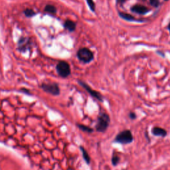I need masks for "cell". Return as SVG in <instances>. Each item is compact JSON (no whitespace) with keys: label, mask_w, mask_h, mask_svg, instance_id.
<instances>
[{"label":"cell","mask_w":170,"mask_h":170,"mask_svg":"<svg viewBox=\"0 0 170 170\" xmlns=\"http://www.w3.org/2000/svg\"><path fill=\"white\" fill-rule=\"evenodd\" d=\"M134 140L132 133L129 130H125L119 132L114 139V142L121 144H128Z\"/></svg>","instance_id":"obj_1"},{"label":"cell","mask_w":170,"mask_h":170,"mask_svg":"<svg viewBox=\"0 0 170 170\" xmlns=\"http://www.w3.org/2000/svg\"><path fill=\"white\" fill-rule=\"evenodd\" d=\"M110 117L107 114H101L98 118L97 123L96 125V130L99 132H104L110 124Z\"/></svg>","instance_id":"obj_2"},{"label":"cell","mask_w":170,"mask_h":170,"mask_svg":"<svg viewBox=\"0 0 170 170\" xmlns=\"http://www.w3.org/2000/svg\"><path fill=\"white\" fill-rule=\"evenodd\" d=\"M77 57L80 60L84 62H89L91 61L93 58V53L87 48H82L77 52Z\"/></svg>","instance_id":"obj_3"},{"label":"cell","mask_w":170,"mask_h":170,"mask_svg":"<svg viewBox=\"0 0 170 170\" xmlns=\"http://www.w3.org/2000/svg\"><path fill=\"white\" fill-rule=\"evenodd\" d=\"M57 71L58 74L63 78L67 77L71 74L70 66L65 61H61L57 64Z\"/></svg>","instance_id":"obj_4"},{"label":"cell","mask_w":170,"mask_h":170,"mask_svg":"<svg viewBox=\"0 0 170 170\" xmlns=\"http://www.w3.org/2000/svg\"><path fill=\"white\" fill-rule=\"evenodd\" d=\"M41 88L45 92L54 96L60 94L59 87L55 83H43L41 85Z\"/></svg>","instance_id":"obj_5"},{"label":"cell","mask_w":170,"mask_h":170,"mask_svg":"<svg viewBox=\"0 0 170 170\" xmlns=\"http://www.w3.org/2000/svg\"><path fill=\"white\" fill-rule=\"evenodd\" d=\"M79 83L81 84L82 86L86 89L87 91L88 92V93L92 96V97H94L95 98H97V100H100V101H102V96H101V94L97 92V91H94V90H93L92 88H90V87L89 86H88L87 84H85L84 82H81V81H79Z\"/></svg>","instance_id":"obj_6"},{"label":"cell","mask_w":170,"mask_h":170,"mask_svg":"<svg viewBox=\"0 0 170 170\" xmlns=\"http://www.w3.org/2000/svg\"><path fill=\"white\" fill-rule=\"evenodd\" d=\"M152 133L156 136L166 137L168 134L167 131L160 127H153L152 130Z\"/></svg>","instance_id":"obj_7"},{"label":"cell","mask_w":170,"mask_h":170,"mask_svg":"<svg viewBox=\"0 0 170 170\" xmlns=\"http://www.w3.org/2000/svg\"><path fill=\"white\" fill-rule=\"evenodd\" d=\"M132 11L138 14H145L148 12L149 9L148 8L143 6V5H136L132 8Z\"/></svg>","instance_id":"obj_8"},{"label":"cell","mask_w":170,"mask_h":170,"mask_svg":"<svg viewBox=\"0 0 170 170\" xmlns=\"http://www.w3.org/2000/svg\"><path fill=\"white\" fill-rule=\"evenodd\" d=\"M29 45V41L27 39V38H21L18 43L19 49L21 51H24L28 49V47Z\"/></svg>","instance_id":"obj_9"},{"label":"cell","mask_w":170,"mask_h":170,"mask_svg":"<svg viewBox=\"0 0 170 170\" xmlns=\"http://www.w3.org/2000/svg\"><path fill=\"white\" fill-rule=\"evenodd\" d=\"M64 25H65V28L67 30H68L69 31H74V29H75V28H76L75 23H74L73 21H72L71 20L66 21L65 24H64Z\"/></svg>","instance_id":"obj_10"},{"label":"cell","mask_w":170,"mask_h":170,"mask_svg":"<svg viewBox=\"0 0 170 170\" xmlns=\"http://www.w3.org/2000/svg\"><path fill=\"white\" fill-rule=\"evenodd\" d=\"M80 149H81V150L82 152V158L84 159V160L86 162V163L87 164H90V157L89 156V154L88 153L87 151L85 150L84 148L82 147V146H81L80 147Z\"/></svg>","instance_id":"obj_11"},{"label":"cell","mask_w":170,"mask_h":170,"mask_svg":"<svg viewBox=\"0 0 170 170\" xmlns=\"http://www.w3.org/2000/svg\"><path fill=\"white\" fill-rule=\"evenodd\" d=\"M45 11L49 13L55 14L57 12V9L55 6H53L52 5H47L45 8Z\"/></svg>","instance_id":"obj_12"},{"label":"cell","mask_w":170,"mask_h":170,"mask_svg":"<svg viewBox=\"0 0 170 170\" xmlns=\"http://www.w3.org/2000/svg\"><path fill=\"white\" fill-rule=\"evenodd\" d=\"M78 128L80 130H81L82 131L84 132H87V133H92L93 132V129L91 128H90L88 126H84V125H82V124H78L77 125Z\"/></svg>","instance_id":"obj_13"},{"label":"cell","mask_w":170,"mask_h":170,"mask_svg":"<svg viewBox=\"0 0 170 170\" xmlns=\"http://www.w3.org/2000/svg\"><path fill=\"white\" fill-rule=\"evenodd\" d=\"M119 162H120V157L118 156V154L114 153L112 157V163L114 166H116L118 164Z\"/></svg>","instance_id":"obj_14"},{"label":"cell","mask_w":170,"mask_h":170,"mask_svg":"<svg viewBox=\"0 0 170 170\" xmlns=\"http://www.w3.org/2000/svg\"><path fill=\"white\" fill-rule=\"evenodd\" d=\"M120 17L122 18H123L126 20H128V21H134V18L133 17L132 15L128 14V13H120Z\"/></svg>","instance_id":"obj_15"},{"label":"cell","mask_w":170,"mask_h":170,"mask_svg":"<svg viewBox=\"0 0 170 170\" xmlns=\"http://www.w3.org/2000/svg\"><path fill=\"white\" fill-rule=\"evenodd\" d=\"M24 13H25V16H27V17H28V18L33 17V16H34L36 14L34 11L33 9H25L24 11Z\"/></svg>","instance_id":"obj_16"},{"label":"cell","mask_w":170,"mask_h":170,"mask_svg":"<svg viewBox=\"0 0 170 170\" xmlns=\"http://www.w3.org/2000/svg\"><path fill=\"white\" fill-rule=\"evenodd\" d=\"M87 3L88 5V6L90 7V8L91 9L92 11H94L95 10V5H94L93 0H87Z\"/></svg>","instance_id":"obj_17"},{"label":"cell","mask_w":170,"mask_h":170,"mask_svg":"<svg viewBox=\"0 0 170 170\" xmlns=\"http://www.w3.org/2000/svg\"><path fill=\"white\" fill-rule=\"evenodd\" d=\"M150 3L153 7H158L159 4V0H150Z\"/></svg>","instance_id":"obj_18"},{"label":"cell","mask_w":170,"mask_h":170,"mask_svg":"<svg viewBox=\"0 0 170 170\" xmlns=\"http://www.w3.org/2000/svg\"><path fill=\"white\" fill-rule=\"evenodd\" d=\"M129 117H130V119H132V120H134V119H136V114L134 113V112H130V113L129 114Z\"/></svg>","instance_id":"obj_19"},{"label":"cell","mask_w":170,"mask_h":170,"mask_svg":"<svg viewBox=\"0 0 170 170\" xmlns=\"http://www.w3.org/2000/svg\"><path fill=\"white\" fill-rule=\"evenodd\" d=\"M126 1H127V0H117V2H118L119 3H124Z\"/></svg>","instance_id":"obj_20"},{"label":"cell","mask_w":170,"mask_h":170,"mask_svg":"<svg viewBox=\"0 0 170 170\" xmlns=\"http://www.w3.org/2000/svg\"><path fill=\"white\" fill-rule=\"evenodd\" d=\"M168 29H169V32H170V23H169V25H168Z\"/></svg>","instance_id":"obj_21"},{"label":"cell","mask_w":170,"mask_h":170,"mask_svg":"<svg viewBox=\"0 0 170 170\" xmlns=\"http://www.w3.org/2000/svg\"><path fill=\"white\" fill-rule=\"evenodd\" d=\"M166 1H167V0H166Z\"/></svg>","instance_id":"obj_22"}]
</instances>
